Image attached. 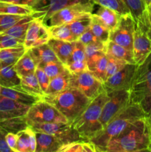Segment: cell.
Wrapping results in <instances>:
<instances>
[{"label":"cell","instance_id":"obj_1","mask_svg":"<svg viewBox=\"0 0 151 152\" xmlns=\"http://www.w3.org/2000/svg\"><path fill=\"white\" fill-rule=\"evenodd\" d=\"M150 124L147 117H142L111 140L103 151H135L150 148Z\"/></svg>","mask_w":151,"mask_h":152},{"label":"cell","instance_id":"obj_2","mask_svg":"<svg viewBox=\"0 0 151 152\" xmlns=\"http://www.w3.org/2000/svg\"><path fill=\"white\" fill-rule=\"evenodd\" d=\"M129 104H136L147 118L151 116V53L138 65L129 89Z\"/></svg>","mask_w":151,"mask_h":152},{"label":"cell","instance_id":"obj_3","mask_svg":"<svg viewBox=\"0 0 151 152\" xmlns=\"http://www.w3.org/2000/svg\"><path fill=\"white\" fill-rule=\"evenodd\" d=\"M109 96L102 92L92 99L82 113L70 124L77 131L83 141H90L104 129L100 122L102 108Z\"/></svg>","mask_w":151,"mask_h":152},{"label":"cell","instance_id":"obj_4","mask_svg":"<svg viewBox=\"0 0 151 152\" xmlns=\"http://www.w3.org/2000/svg\"><path fill=\"white\" fill-rule=\"evenodd\" d=\"M142 117H146L142 108L136 104H130L115 116L103 130L89 142L95 145L97 151H103L108 142L122 133L130 125Z\"/></svg>","mask_w":151,"mask_h":152},{"label":"cell","instance_id":"obj_5","mask_svg":"<svg viewBox=\"0 0 151 152\" xmlns=\"http://www.w3.org/2000/svg\"><path fill=\"white\" fill-rule=\"evenodd\" d=\"M43 99L56 107L69 123H73L91 101L78 89L73 87H68L53 97Z\"/></svg>","mask_w":151,"mask_h":152},{"label":"cell","instance_id":"obj_6","mask_svg":"<svg viewBox=\"0 0 151 152\" xmlns=\"http://www.w3.org/2000/svg\"><path fill=\"white\" fill-rule=\"evenodd\" d=\"M147 30L148 16L146 10L142 17L134 20L133 54L137 65H141L151 53V39L147 36Z\"/></svg>","mask_w":151,"mask_h":152},{"label":"cell","instance_id":"obj_7","mask_svg":"<svg viewBox=\"0 0 151 152\" xmlns=\"http://www.w3.org/2000/svg\"><path fill=\"white\" fill-rule=\"evenodd\" d=\"M25 117L29 126L44 123H68L65 116L62 115L56 107L44 99H41L31 105Z\"/></svg>","mask_w":151,"mask_h":152},{"label":"cell","instance_id":"obj_8","mask_svg":"<svg viewBox=\"0 0 151 152\" xmlns=\"http://www.w3.org/2000/svg\"><path fill=\"white\" fill-rule=\"evenodd\" d=\"M70 87L78 89L90 100L96 98L102 92L105 91L103 83L88 70L79 74H70Z\"/></svg>","mask_w":151,"mask_h":152},{"label":"cell","instance_id":"obj_9","mask_svg":"<svg viewBox=\"0 0 151 152\" xmlns=\"http://www.w3.org/2000/svg\"><path fill=\"white\" fill-rule=\"evenodd\" d=\"M30 126L36 132H42L59 138L65 144L83 141L77 131L70 123H44L33 124Z\"/></svg>","mask_w":151,"mask_h":152},{"label":"cell","instance_id":"obj_10","mask_svg":"<svg viewBox=\"0 0 151 152\" xmlns=\"http://www.w3.org/2000/svg\"><path fill=\"white\" fill-rule=\"evenodd\" d=\"M94 6L93 1L68 6L53 13L44 24L47 28L68 24L80 15L93 13Z\"/></svg>","mask_w":151,"mask_h":152},{"label":"cell","instance_id":"obj_11","mask_svg":"<svg viewBox=\"0 0 151 152\" xmlns=\"http://www.w3.org/2000/svg\"><path fill=\"white\" fill-rule=\"evenodd\" d=\"M108 99L102 108L100 122L103 128L109 123L111 120L125 109L129 104L128 91H118L108 94Z\"/></svg>","mask_w":151,"mask_h":152},{"label":"cell","instance_id":"obj_12","mask_svg":"<svg viewBox=\"0 0 151 152\" xmlns=\"http://www.w3.org/2000/svg\"><path fill=\"white\" fill-rule=\"evenodd\" d=\"M133 33L134 20L130 13L121 16L118 25L110 33V40L133 53Z\"/></svg>","mask_w":151,"mask_h":152},{"label":"cell","instance_id":"obj_13","mask_svg":"<svg viewBox=\"0 0 151 152\" xmlns=\"http://www.w3.org/2000/svg\"><path fill=\"white\" fill-rule=\"evenodd\" d=\"M137 67L135 63H127L120 71L107 79L103 83L105 92L108 94L118 91H129Z\"/></svg>","mask_w":151,"mask_h":152},{"label":"cell","instance_id":"obj_14","mask_svg":"<svg viewBox=\"0 0 151 152\" xmlns=\"http://www.w3.org/2000/svg\"><path fill=\"white\" fill-rule=\"evenodd\" d=\"M92 0H40L32 7L33 16L43 23L46 22L53 13L68 6L78 3H84Z\"/></svg>","mask_w":151,"mask_h":152},{"label":"cell","instance_id":"obj_15","mask_svg":"<svg viewBox=\"0 0 151 152\" xmlns=\"http://www.w3.org/2000/svg\"><path fill=\"white\" fill-rule=\"evenodd\" d=\"M50 39V34L47 27L38 19L31 21L26 33L24 47L27 50L32 48L47 44Z\"/></svg>","mask_w":151,"mask_h":152},{"label":"cell","instance_id":"obj_16","mask_svg":"<svg viewBox=\"0 0 151 152\" xmlns=\"http://www.w3.org/2000/svg\"><path fill=\"white\" fill-rule=\"evenodd\" d=\"M30 106L0 96V122L7 119L26 116Z\"/></svg>","mask_w":151,"mask_h":152},{"label":"cell","instance_id":"obj_17","mask_svg":"<svg viewBox=\"0 0 151 152\" xmlns=\"http://www.w3.org/2000/svg\"><path fill=\"white\" fill-rule=\"evenodd\" d=\"M18 140L14 152H36V137L30 126L17 133Z\"/></svg>","mask_w":151,"mask_h":152},{"label":"cell","instance_id":"obj_18","mask_svg":"<svg viewBox=\"0 0 151 152\" xmlns=\"http://www.w3.org/2000/svg\"><path fill=\"white\" fill-rule=\"evenodd\" d=\"M36 152H57L64 145H67L59 138L42 132H36Z\"/></svg>","mask_w":151,"mask_h":152},{"label":"cell","instance_id":"obj_19","mask_svg":"<svg viewBox=\"0 0 151 152\" xmlns=\"http://www.w3.org/2000/svg\"><path fill=\"white\" fill-rule=\"evenodd\" d=\"M28 51L32 59H33L36 67L41 68L48 62L59 60L53 49L49 46L47 43L37 46V47L32 48L28 50Z\"/></svg>","mask_w":151,"mask_h":152},{"label":"cell","instance_id":"obj_20","mask_svg":"<svg viewBox=\"0 0 151 152\" xmlns=\"http://www.w3.org/2000/svg\"><path fill=\"white\" fill-rule=\"evenodd\" d=\"M0 96L9 98V99L16 101L19 103L24 104L25 105H29V106L34 105L36 102L41 99V98L38 97V96H33V95L26 93L23 91L13 88L1 87Z\"/></svg>","mask_w":151,"mask_h":152},{"label":"cell","instance_id":"obj_21","mask_svg":"<svg viewBox=\"0 0 151 152\" xmlns=\"http://www.w3.org/2000/svg\"><path fill=\"white\" fill-rule=\"evenodd\" d=\"M47 44L53 49L58 59L64 65H66L69 60L73 49L74 42H66L50 39Z\"/></svg>","mask_w":151,"mask_h":152},{"label":"cell","instance_id":"obj_22","mask_svg":"<svg viewBox=\"0 0 151 152\" xmlns=\"http://www.w3.org/2000/svg\"><path fill=\"white\" fill-rule=\"evenodd\" d=\"M70 75L68 70L51 79L44 97H53L70 87Z\"/></svg>","mask_w":151,"mask_h":152},{"label":"cell","instance_id":"obj_23","mask_svg":"<svg viewBox=\"0 0 151 152\" xmlns=\"http://www.w3.org/2000/svg\"><path fill=\"white\" fill-rule=\"evenodd\" d=\"M21 78L13 65L0 61V86L4 88H16L20 85Z\"/></svg>","mask_w":151,"mask_h":152},{"label":"cell","instance_id":"obj_24","mask_svg":"<svg viewBox=\"0 0 151 152\" xmlns=\"http://www.w3.org/2000/svg\"><path fill=\"white\" fill-rule=\"evenodd\" d=\"M21 83L19 86L13 88L19 89L26 93L30 94L33 96L43 99L44 96V94L38 83L37 77L35 73L28 74V75L21 77Z\"/></svg>","mask_w":151,"mask_h":152},{"label":"cell","instance_id":"obj_25","mask_svg":"<svg viewBox=\"0 0 151 152\" xmlns=\"http://www.w3.org/2000/svg\"><path fill=\"white\" fill-rule=\"evenodd\" d=\"M98 6L99 7L96 11L93 13L110 31H112L118 25L121 16L111 9L100 5Z\"/></svg>","mask_w":151,"mask_h":152},{"label":"cell","instance_id":"obj_26","mask_svg":"<svg viewBox=\"0 0 151 152\" xmlns=\"http://www.w3.org/2000/svg\"><path fill=\"white\" fill-rule=\"evenodd\" d=\"M105 54L108 56L125 61L127 63H135L133 54L131 51L111 40H109L105 44Z\"/></svg>","mask_w":151,"mask_h":152},{"label":"cell","instance_id":"obj_27","mask_svg":"<svg viewBox=\"0 0 151 152\" xmlns=\"http://www.w3.org/2000/svg\"><path fill=\"white\" fill-rule=\"evenodd\" d=\"M92 20H93V14L92 13H87L77 16L72 22L68 23L71 31L76 37L77 39L81 34L90 28Z\"/></svg>","mask_w":151,"mask_h":152},{"label":"cell","instance_id":"obj_28","mask_svg":"<svg viewBox=\"0 0 151 152\" xmlns=\"http://www.w3.org/2000/svg\"><path fill=\"white\" fill-rule=\"evenodd\" d=\"M35 18L33 15H29V16H25L22 18L19 21H18L14 25L7 29L3 34H8V35L12 36L13 37L25 41L26 33L28 31L29 25L30 24L31 21L33 20Z\"/></svg>","mask_w":151,"mask_h":152},{"label":"cell","instance_id":"obj_29","mask_svg":"<svg viewBox=\"0 0 151 152\" xmlns=\"http://www.w3.org/2000/svg\"><path fill=\"white\" fill-rule=\"evenodd\" d=\"M13 68L18 75L21 77L35 72L36 65L28 50H26V52L19 58V60L13 65Z\"/></svg>","mask_w":151,"mask_h":152},{"label":"cell","instance_id":"obj_30","mask_svg":"<svg viewBox=\"0 0 151 152\" xmlns=\"http://www.w3.org/2000/svg\"><path fill=\"white\" fill-rule=\"evenodd\" d=\"M28 126L29 125L27 122L25 116L7 119L0 122V129L7 133L17 134L20 131L27 129Z\"/></svg>","mask_w":151,"mask_h":152},{"label":"cell","instance_id":"obj_31","mask_svg":"<svg viewBox=\"0 0 151 152\" xmlns=\"http://www.w3.org/2000/svg\"><path fill=\"white\" fill-rule=\"evenodd\" d=\"M0 13L29 16V15H33V10L30 6L21 5L13 3L6 2V1H0Z\"/></svg>","mask_w":151,"mask_h":152},{"label":"cell","instance_id":"obj_32","mask_svg":"<svg viewBox=\"0 0 151 152\" xmlns=\"http://www.w3.org/2000/svg\"><path fill=\"white\" fill-rule=\"evenodd\" d=\"M50 34V39L66 42H75L77 38L73 35L68 24L47 28Z\"/></svg>","mask_w":151,"mask_h":152},{"label":"cell","instance_id":"obj_33","mask_svg":"<svg viewBox=\"0 0 151 152\" xmlns=\"http://www.w3.org/2000/svg\"><path fill=\"white\" fill-rule=\"evenodd\" d=\"M26 50L25 47L0 49V61L7 65H14Z\"/></svg>","mask_w":151,"mask_h":152},{"label":"cell","instance_id":"obj_34","mask_svg":"<svg viewBox=\"0 0 151 152\" xmlns=\"http://www.w3.org/2000/svg\"><path fill=\"white\" fill-rule=\"evenodd\" d=\"M92 14H93V20L90 29L99 41L104 44H106L110 40V31L99 21V19L93 13Z\"/></svg>","mask_w":151,"mask_h":152},{"label":"cell","instance_id":"obj_35","mask_svg":"<svg viewBox=\"0 0 151 152\" xmlns=\"http://www.w3.org/2000/svg\"><path fill=\"white\" fill-rule=\"evenodd\" d=\"M95 4L107 7L116 12L120 16H124L130 13L122 0H92Z\"/></svg>","mask_w":151,"mask_h":152},{"label":"cell","instance_id":"obj_36","mask_svg":"<svg viewBox=\"0 0 151 152\" xmlns=\"http://www.w3.org/2000/svg\"><path fill=\"white\" fill-rule=\"evenodd\" d=\"M122 1L134 20L142 17L147 10V6L143 0H122Z\"/></svg>","mask_w":151,"mask_h":152},{"label":"cell","instance_id":"obj_37","mask_svg":"<svg viewBox=\"0 0 151 152\" xmlns=\"http://www.w3.org/2000/svg\"><path fill=\"white\" fill-rule=\"evenodd\" d=\"M41 68L44 70V71L50 77V80L54 78L55 77L58 76L66 70L65 65L62 64L59 60L48 62Z\"/></svg>","mask_w":151,"mask_h":152},{"label":"cell","instance_id":"obj_38","mask_svg":"<svg viewBox=\"0 0 151 152\" xmlns=\"http://www.w3.org/2000/svg\"><path fill=\"white\" fill-rule=\"evenodd\" d=\"M107 65V56L106 54H104L97 61L94 68H93V71H91V73H93V75L98 80H100L102 83H105V81Z\"/></svg>","mask_w":151,"mask_h":152},{"label":"cell","instance_id":"obj_39","mask_svg":"<svg viewBox=\"0 0 151 152\" xmlns=\"http://www.w3.org/2000/svg\"><path fill=\"white\" fill-rule=\"evenodd\" d=\"M24 47V41L8 34L0 33V49Z\"/></svg>","mask_w":151,"mask_h":152},{"label":"cell","instance_id":"obj_40","mask_svg":"<svg viewBox=\"0 0 151 152\" xmlns=\"http://www.w3.org/2000/svg\"><path fill=\"white\" fill-rule=\"evenodd\" d=\"M107 56V65L106 74H105V80L120 71L126 64H127L125 61L115 59L111 56Z\"/></svg>","mask_w":151,"mask_h":152},{"label":"cell","instance_id":"obj_41","mask_svg":"<svg viewBox=\"0 0 151 152\" xmlns=\"http://www.w3.org/2000/svg\"><path fill=\"white\" fill-rule=\"evenodd\" d=\"M76 61H86L85 45L80 41H78V40L74 42L73 49L70 57L69 60H68L67 64H69L73 62H76Z\"/></svg>","mask_w":151,"mask_h":152},{"label":"cell","instance_id":"obj_42","mask_svg":"<svg viewBox=\"0 0 151 152\" xmlns=\"http://www.w3.org/2000/svg\"><path fill=\"white\" fill-rule=\"evenodd\" d=\"M23 16H25L0 13V33L4 32L7 29L11 28Z\"/></svg>","mask_w":151,"mask_h":152},{"label":"cell","instance_id":"obj_43","mask_svg":"<svg viewBox=\"0 0 151 152\" xmlns=\"http://www.w3.org/2000/svg\"><path fill=\"white\" fill-rule=\"evenodd\" d=\"M35 74L37 77V80H38V83H39L40 86H41V89H42L43 92L45 94L46 91L47 90V88H48L49 84H50V79L48 76L46 74V73L44 72V70L42 69L40 67H36L35 70Z\"/></svg>","mask_w":151,"mask_h":152},{"label":"cell","instance_id":"obj_44","mask_svg":"<svg viewBox=\"0 0 151 152\" xmlns=\"http://www.w3.org/2000/svg\"><path fill=\"white\" fill-rule=\"evenodd\" d=\"M65 66L70 74H77L88 70L86 61H76L67 64Z\"/></svg>","mask_w":151,"mask_h":152},{"label":"cell","instance_id":"obj_45","mask_svg":"<svg viewBox=\"0 0 151 152\" xmlns=\"http://www.w3.org/2000/svg\"><path fill=\"white\" fill-rule=\"evenodd\" d=\"M78 41L81 42V43L86 45H88L90 43L92 42H100L97 39L96 37L94 36V34L92 33L91 30L89 28L87 31H84L82 34L79 36V37L78 38Z\"/></svg>","mask_w":151,"mask_h":152},{"label":"cell","instance_id":"obj_46","mask_svg":"<svg viewBox=\"0 0 151 152\" xmlns=\"http://www.w3.org/2000/svg\"><path fill=\"white\" fill-rule=\"evenodd\" d=\"M82 142L83 141H81V142H75L67 144L61 148L57 152H78L81 148Z\"/></svg>","mask_w":151,"mask_h":152},{"label":"cell","instance_id":"obj_47","mask_svg":"<svg viewBox=\"0 0 151 152\" xmlns=\"http://www.w3.org/2000/svg\"><path fill=\"white\" fill-rule=\"evenodd\" d=\"M7 132L0 129V151L1 152H14L7 145L5 140V134Z\"/></svg>","mask_w":151,"mask_h":152},{"label":"cell","instance_id":"obj_48","mask_svg":"<svg viewBox=\"0 0 151 152\" xmlns=\"http://www.w3.org/2000/svg\"><path fill=\"white\" fill-rule=\"evenodd\" d=\"M18 136L17 134L14 133H7L5 134V140L7 142L8 146L14 151V149L16 148V143H17Z\"/></svg>","mask_w":151,"mask_h":152},{"label":"cell","instance_id":"obj_49","mask_svg":"<svg viewBox=\"0 0 151 152\" xmlns=\"http://www.w3.org/2000/svg\"><path fill=\"white\" fill-rule=\"evenodd\" d=\"M78 152H98L97 149L93 144L88 141H83L81 146Z\"/></svg>","mask_w":151,"mask_h":152},{"label":"cell","instance_id":"obj_50","mask_svg":"<svg viewBox=\"0 0 151 152\" xmlns=\"http://www.w3.org/2000/svg\"><path fill=\"white\" fill-rule=\"evenodd\" d=\"M147 11L148 16V30L147 36L151 39V5L147 7Z\"/></svg>","mask_w":151,"mask_h":152},{"label":"cell","instance_id":"obj_51","mask_svg":"<svg viewBox=\"0 0 151 152\" xmlns=\"http://www.w3.org/2000/svg\"><path fill=\"white\" fill-rule=\"evenodd\" d=\"M98 152H151L150 148H146V149L139 150L135 151H98Z\"/></svg>","mask_w":151,"mask_h":152},{"label":"cell","instance_id":"obj_52","mask_svg":"<svg viewBox=\"0 0 151 152\" xmlns=\"http://www.w3.org/2000/svg\"><path fill=\"white\" fill-rule=\"evenodd\" d=\"M144 1L145 4H146V6L147 7V6H150L151 5V0H143Z\"/></svg>","mask_w":151,"mask_h":152},{"label":"cell","instance_id":"obj_53","mask_svg":"<svg viewBox=\"0 0 151 152\" xmlns=\"http://www.w3.org/2000/svg\"><path fill=\"white\" fill-rule=\"evenodd\" d=\"M148 120H149V122H150V128H151V117H150V118H147Z\"/></svg>","mask_w":151,"mask_h":152},{"label":"cell","instance_id":"obj_54","mask_svg":"<svg viewBox=\"0 0 151 152\" xmlns=\"http://www.w3.org/2000/svg\"><path fill=\"white\" fill-rule=\"evenodd\" d=\"M150 149H151V144H150Z\"/></svg>","mask_w":151,"mask_h":152},{"label":"cell","instance_id":"obj_55","mask_svg":"<svg viewBox=\"0 0 151 152\" xmlns=\"http://www.w3.org/2000/svg\"><path fill=\"white\" fill-rule=\"evenodd\" d=\"M150 117H151V116H150ZM150 117H149V118H150Z\"/></svg>","mask_w":151,"mask_h":152},{"label":"cell","instance_id":"obj_56","mask_svg":"<svg viewBox=\"0 0 151 152\" xmlns=\"http://www.w3.org/2000/svg\"><path fill=\"white\" fill-rule=\"evenodd\" d=\"M0 152H1V151H0Z\"/></svg>","mask_w":151,"mask_h":152}]
</instances>
